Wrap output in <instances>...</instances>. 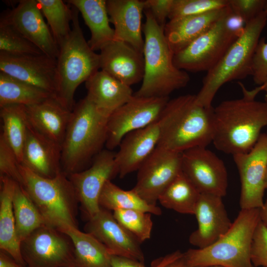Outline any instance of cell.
<instances>
[{
  "label": "cell",
  "instance_id": "6da1fadb",
  "mask_svg": "<svg viewBox=\"0 0 267 267\" xmlns=\"http://www.w3.org/2000/svg\"><path fill=\"white\" fill-rule=\"evenodd\" d=\"M213 108L197 104L195 95L169 100L158 120L157 146L181 153L190 148L207 147L213 136Z\"/></svg>",
  "mask_w": 267,
  "mask_h": 267
},
{
  "label": "cell",
  "instance_id": "7a4b0ae2",
  "mask_svg": "<svg viewBox=\"0 0 267 267\" xmlns=\"http://www.w3.org/2000/svg\"><path fill=\"white\" fill-rule=\"evenodd\" d=\"M213 118L216 148L232 155L245 153L267 126V102L244 97L223 101L213 108Z\"/></svg>",
  "mask_w": 267,
  "mask_h": 267
},
{
  "label": "cell",
  "instance_id": "3957f363",
  "mask_svg": "<svg viewBox=\"0 0 267 267\" xmlns=\"http://www.w3.org/2000/svg\"><path fill=\"white\" fill-rule=\"evenodd\" d=\"M108 118L86 96L75 105L61 144V169L66 176L86 169L103 150Z\"/></svg>",
  "mask_w": 267,
  "mask_h": 267
},
{
  "label": "cell",
  "instance_id": "277c9868",
  "mask_svg": "<svg viewBox=\"0 0 267 267\" xmlns=\"http://www.w3.org/2000/svg\"><path fill=\"white\" fill-rule=\"evenodd\" d=\"M144 12V75L140 87L134 95L169 97L174 91L185 87L190 77L186 71L175 66L164 28L158 24L148 10L145 9Z\"/></svg>",
  "mask_w": 267,
  "mask_h": 267
},
{
  "label": "cell",
  "instance_id": "5b68a950",
  "mask_svg": "<svg viewBox=\"0 0 267 267\" xmlns=\"http://www.w3.org/2000/svg\"><path fill=\"white\" fill-rule=\"evenodd\" d=\"M260 221V209H241L229 230L217 241L206 248L189 249L183 253L188 267H254L251 251Z\"/></svg>",
  "mask_w": 267,
  "mask_h": 267
},
{
  "label": "cell",
  "instance_id": "8992f818",
  "mask_svg": "<svg viewBox=\"0 0 267 267\" xmlns=\"http://www.w3.org/2000/svg\"><path fill=\"white\" fill-rule=\"evenodd\" d=\"M72 6V5H71ZM71 31L59 46L56 58L55 97L72 111L77 88L100 69L99 55L86 41L79 20V11L72 6Z\"/></svg>",
  "mask_w": 267,
  "mask_h": 267
},
{
  "label": "cell",
  "instance_id": "52a82bcc",
  "mask_svg": "<svg viewBox=\"0 0 267 267\" xmlns=\"http://www.w3.org/2000/svg\"><path fill=\"white\" fill-rule=\"evenodd\" d=\"M267 22L263 11L247 22L243 34L229 47L218 63L207 72L195 100L197 104L211 108L219 89L225 84L251 76L254 54Z\"/></svg>",
  "mask_w": 267,
  "mask_h": 267
},
{
  "label": "cell",
  "instance_id": "ba28073f",
  "mask_svg": "<svg viewBox=\"0 0 267 267\" xmlns=\"http://www.w3.org/2000/svg\"><path fill=\"white\" fill-rule=\"evenodd\" d=\"M22 184L41 214L45 225L59 230L78 227V204L73 186L62 172L53 178L42 177L20 165Z\"/></svg>",
  "mask_w": 267,
  "mask_h": 267
},
{
  "label": "cell",
  "instance_id": "9c48e42d",
  "mask_svg": "<svg viewBox=\"0 0 267 267\" xmlns=\"http://www.w3.org/2000/svg\"><path fill=\"white\" fill-rule=\"evenodd\" d=\"M231 10L210 29L174 55L173 61L177 67L186 72H207L218 63L238 38L225 25V17Z\"/></svg>",
  "mask_w": 267,
  "mask_h": 267
},
{
  "label": "cell",
  "instance_id": "30bf717a",
  "mask_svg": "<svg viewBox=\"0 0 267 267\" xmlns=\"http://www.w3.org/2000/svg\"><path fill=\"white\" fill-rule=\"evenodd\" d=\"M21 252L27 267H76L70 237L46 225L21 242Z\"/></svg>",
  "mask_w": 267,
  "mask_h": 267
},
{
  "label": "cell",
  "instance_id": "8fae6325",
  "mask_svg": "<svg viewBox=\"0 0 267 267\" xmlns=\"http://www.w3.org/2000/svg\"><path fill=\"white\" fill-rule=\"evenodd\" d=\"M169 100V97L134 95L108 117L106 148L112 150L128 133L157 121Z\"/></svg>",
  "mask_w": 267,
  "mask_h": 267
},
{
  "label": "cell",
  "instance_id": "7c38bea8",
  "mask_svg": "<svg viewBox=\"0 0 267 267\" xmlns=\"http://www.w3.org/2000/svg\"><path fill=\"white\" fill-rule=\"evenodd\" d=\"M115 156L112 150L103 149L88 168L68 177L88 220L100 210L99 198L106 182L119 174Z\"/></svg>",
  "mask_w": 267,
  "mask_h": 267
},
{
  "label": "cell",
  "instance_id": "4fadbf2b",
  "mask_svg": "<svg viewBox=\"0 0 267 267\" xmlns=\"http://www.w3.org/2000/svg\"><path fill=\"white\" fill-rule=\"evenodd\" d=\"M137 172L133 189L147 203L156 205L162 192L182 172L181 153L157 146Z\"/></svg>",
  "mask_w": 267,
  "mask_h": 267
},
{
  "label": "cell",
  "instance_id": "5bb4252c",
  "mask_svg": "<svg viewBox=\"0 0 267 267\" xmlns=\"http://www.w3.org/2000/svg\"><path fill=\"white\" fill-rule=\"evenodd\" d=\"M240 179L241 209L261 208L267 167V135L262 134L249 152L232 155Z\"/></svg>",
  "mask_w": 267,
  "mask_h": 267
},
{
  "label": "cell",
  "instance_id": "9a60e30c",
  "mask_svg": "<svg viewBox=\"0 0 267 267\" xmlns=\"http://www.w3.org/2000/svg\"><path fill=\"white\" fill-rule=\"evenodd\" d=\"M182 172L200 193L222 197L226 194L228 179L222 159L206 147L190 148L181 153Z\"/></svg>",
  "mask_w": 267,
  "mask_h": 267
},
{
  "label": "cell",
  "instance_id": "2e32d148",
  "mask_svg": "<svg viewBox=\"0 0 267 267\" xmlns=\"http://www.w3.org/2000/svg\"><path fill=\"white\" fill-rule=\"evenodd\" d=\"M0 21L11 25L44 54L56 59L59 46L46 24L37 0H22L1 14Z\"/></svg>",
  "mask_w": 267,
  "mask_h": 267
},
{
  "label": "cell",
  "instance_id": "e0dca14e",
  "mask_svg": "<svg viewBox=\"0 0 267 267\" xmlns=\"http://www.w3.org/2000/svg\"><path fill=\"white\" fill-rule=\"evenodd\" d=\"M0 71L55 96L56 59L44 53L13 55L0 52Z\"/></svg>",
  "mask_w": 267,
  "mask_h": 267
},
{
  "label": "cell",
  "instance_id": "ac0fdd59",
  "mask_svg": "<svg viewBox=\"0 0 267 267\" xmlns=\"http://www.w3.org/2000/svg\"><path fill=\"white\" fill-rule=\"evenodd\" d=\"M84 230L101 242L112 256L127 258L144 264L140 243L118 222L110 211L100 208L95 216L88 220Z\"/></svg>",
  "mask_w": 267,
  "mask_h": 267
},
{
  "label": "cell",
  "instance_id": "d6986e66",
  "mask_svg": "<svg viewBox=\"0 0 267 267\" xmlns=\"http://www.w3.org/2000/svg\"><path fill=\"white\" fill-rule=\"evenodd\" d=\"M222 198L208 193L200 194L194 213L198 227L189 237V243L197 248L210 246L231 226Z\"/></svg>",
  "mask_w": 267,
  "mask_h": 267
},
{
  "label": "cell",
  "instance_id": "ffe728a7",
  "mask_svg": "<svg viewBox=\"0 0 267 267\" xmlns=\"http://www.w3.org/2000/svg\"><path fill=\"white\" fill-rule=\"evenodd\" d=\"M100 69L123 83L131 86L142 81L143 53L127 43L114 40L99 53Z\"/></svg>",
  "mask_w": 267,
  "mask_h": 267
},
{
  "label": "cell",
  "instance_id": "44dd1931",
  "mask_svg": "<svg viewBox=\"0 0 267 267\" xmlns=\"http://www.w3.org/2000/svg\"><path fill=\"white\" fill-rule=\"evenodd\" d=\"M61 146L36 130L28 121L21 165L45 178L62 172Z\"/></svg>",
  "mask_w": 267,
  "mask_h": 267
},
{
  "label": "cell",
  "instance_id": "7402d4cb",
  "mask_svg": "<svg viewBox=\"0 0 267 267\" xmlns=\"http://www.w3.org/2000/svg\"><path fill=\"white\" fill-rule=\"evenodd\" d=\"M159 136L157 121L123 137L115 156L121 178L138 170L157 147Z\"/></svg>",
  "mask_w": 267,
  "mask_h": 267
},
{
  "label": "cell",
  "instance_id": "603a6c76",
  "mask_svg": "<svg viewBox=\"0 0 267 267\" xmlns=\"http://www.w3.org/2000/svg\"><path fill=\"white\" fill-rule=\"evenodd\" d=\"M106 6L110 22L114 27L115 40L127 43L143 53L145 0H108Z\"/></svg>",
  "mask_w": 267,
  "mask_h": 267
},
{
  "label": "cell",
  "instance_id": "cb8c5ba5",
  "mask_svg": "<svg viewBox=\"0 0 267 267\" xmlns=\"http://www.w3.org/2000/svg\"><path fill=\"white\" fill-rule=\"evenodd\" d=\"M25 109L31 126L61 146L72 111L63 106L54 96L36 104L25 106Z\"/></svg>",
  "mask_w": 267,
  "mask_h": 267
},
{
  "label": "cell",
  "instance_id": "d4e9b609",
  "mask_svg": "<svg viewBox=\"0 0 267 267\" xmlns=\"http://www.w3.org/2000/svg\"><path fill=\"white\" fill-rule=\"evenodd\" d=\"M86 97L101 114L108 118L134 96L130 86L102 70L85 82Z\"/></svg>",
  "mask_w": 267,
  "mask_h": 267
},
{
  "label": "cell",
  "instance_id": "484cf974",
  "mask_svg": "<svg viewBox=\"0 0 267 267\" xmlns=\"http://www.w3.org/2000/svg\"><path fill=\"white\" fill-rule=\"evenodd\" d=\"M231 10L228 6L205 13L170 20L164 34L174 55L210 29Z\"/></svg>",
  "mask_w": 267,
  "mask_h": 267
},
{
  "label": "cell",
  "instance_id": "4316f807",
  "mask_svg": "<svg viewBox=\"0 0 267 267\" xmlns=\"http://www.w3.org/2000/svg\"><path fill=\"white\" fill-rule=\"evenodd\" d=\"M17 182L0 176V249L20 265L27 267L21 252L15 226L13 198Z\"/></svg>",
  "mask_w": 267,
  "mask_h": 267
},
{
  "label": "cell",
  "instance_id": "83f0119b",
  "mask_svg": "<svg viewBox=\"0 0 267 267\" xmlns=\"http://www.w3.org/2000/svg\"><path fill=\"white\" fill-rule=\"evenodd\" d=\"M66 1L81 13L91 33L88 42L93 50H100L115 40L114 28L109 24L106 0H69Z\"/></svg>",
  "mask_w": 267,
  "mask_h": 267
},
{
  "label": "cell",
  "instance_id": "f1b7e54d",
  "mask_svg": "<svg viewBox=\"0 0 267 267\" xmlns=\"http://www.w3.org/2000/svg\"><path fill=\"white\" fill-rule=\"evenodd\" d=\"M60 231L67 234L72 241L76 267H111L112 255L92 234L73 226Z\"/></svg>",
  "mask_w": 267,
  "mask_h": 267
},
{
  "label": "cell",
  "instance_id": "f546056e",
  "mask_svg": "<svg viewBox=\"0 0 267 267\" xmlns=\"http://www.w3.org/2000/svg\"><path fill=\"white\" fill-rule=\"evenodd\" d=\"M201 193L182 171L162 192V206L181 214L194 215Z\"/></svg>",
  "mask_w": 267,
  "mask_h": 267
},
{
  "label": "cell",
  "instance_id": "4dcf8cb0",
  "mask_svg": "<svg viewBox=\"0 0 267 267\" xmlns=\"http://www.w3.org/2000/svg\"><path fill=\"white\" fill-rule=\"evenodd\" d=\"M100 208L109 211L117 210H136L160 215L162 210L157 205L147 203L133 188L125 190L111 180L105 184L99 196Z\"/></svg>",
  "mask_w": 267,
  "mask_h": 267
},
{
  "label": "cell",
  "instance_id": "1f68e13d",
  "mask_svg": "<svg viewBox=\"0 0 267 267\" xmlns=\"http://www.w3.org/2000/svg\"><path fill=\"white\" fill-rule=\"evenodd\" d=\"M0 116L2 123L0 134L15 152L21 164L28 127L25 106L8 104L0 107Z\"/></svg>",
  "mask_w": 267,
  "mask_h": 267
},
{
  "label": "cell",
  "instance_id": "d6a6232c",
  "mask_svg": "<svg viewBox=\"0 0 267 267\" xmlns=\"http://www.w3.org/2000/svg\"><path fill=\"white\" fill-rule=\"evenodd\" d=\"M52 96L54 95L0 71V107L8 104L29 106Z\"/></svg>",
  "mask_w": 267,
  "mask_h": 267
},
{
  "label": "cell",
  "instance_id": "836d02e7",
  "mask_svg": "<svg viewBox=\"0 0 267 267\" xmlns=\"http://www.w3.org/2000/svg\"><path fill=\"white\" fill-rule=\"evenodd\" d=\"M12 203L16 233L21 243L34 230L45 223L41 214L23 186L18 183Z\"/></svg>",
  "mask_w": 267,
  "mask_h": 267
},
{
  "label": "cell",
  "instance_id": "e575fe53",
  "mask_svg": "<svg viewBox=\"0 0 267 267\" xmlns=\"http://www.w3.org/2000/svg\"><path fill=\"white\" fill-rule=\"evenodd\" d=\"M37 1L59 46L71 33L70 23L72 20V9L62 0H37Z\"/></svg>",
  "mask_w": 267,
  "mask_h": 267
},
{
  "label": "cell",
  "instance_id": "d590c367",
  "mask_svg": "<svg viewBox=\"0 0 267 267\" xmlns=\"http://www.w3.org/2000/svg\"><path fill=\"white\" fill-rule=\"evenodd\" d=\"M115 219L140 243L150 238L153 227L151 214L136 210L113 211Z\"/></svg>",
  "mask_w": 267,
  "mask_h": 267
},
{
  "label": "cell",
  "instance_id": "8d00e7d4",
  "mask_svg": "<svg viewBox=\"0 0 267 267\" xmlns=\"http://www.w3.org/2000/svg\"><path fill=\"white\" fill-rule=\"evenodd\" d=\"M0 52L13 55L43 53L38 47L11 25L1 21H0Z\"/></svg>",
  "mask_w": 267,
  "mask_h": 267
},
{
  "label": "cell",
  "instance_id": "74e56055",
  "mask_svg": "<svg viewBox=\"0 0 267 267\" xmlns=\"http://www.w3.org/2000/svg\"><path fill=\"white\" fill-rule=\"evenodd\" d=\"M228 6V0H174L169 20L199 15Z\"/></svg>",
  "mask_w": 267,
  "mask_h": 267
},
{
  "label": "cell",
  "instance_id": "f35d334b",
  "mask_svg": "<svg viewBox=\"0 0 267 267\" xmlns=\"http://www.w3.org/2000/svg\"><path fill=\"white\" fill-rule=\"evenodd\" d=\"M18 158L2 135L0 134V176H6L22 184Z\"/></svg>",
  "mask_w": 267,
  "mask_h": 267
},
{
  "label": "cell",
  "instance_id": "ab89813d",
  "mask_svg": "<svg viewBox=\"0 0 267 267\" xmlns=\"http://www.w3.org/2000/svg\"><path fill=\"white\" fill-rule=\"evenodd\" d=\"M251 259L254 267H267V227L261 221L254 234Z\"/></svg>",
  "mask_w": 267,
  "mask_h": 267
},
{
  "label": "cell",
  "instance_id": "60d3db41",
  "mask_svg": "<svg viewBox=\"0 0 267 267\" xmlns=\"http://www.w3.org/2000/svg\"><path fill=\"white\" fill-rule=\"evenodd\" d=\"M251 76L258 86L262 85L267 78V42L265 38L260 39L255 49Z\"/></svg>",
  "mask_w": 267,
  "mask_h": 267
},
{
  "label": "cell",
  "instance_id": "b9f144b4",
  "mask_svg": "<svg viewBox=\"0 0 267 267\" xmlns=\"http://www.w3.org/2000/svg\"><path fill=\"white\" fill-rule=\"evenodd\" d=\"M266 0H228V4L234 13L249 22L264 11Z\"/></svg>",
  "mask_w": 267,
  "mask_h": 267
},
{
  "label": "cell",
  "instance_id": "7bdbcfd3",
  "mask_svg": "<svg viewBox=\"0 0 267 267\" xmlns=\"http://www.w3.org/2000/svg\"><path fill=\"white\" fill-rule=\"evenodd\" d=\"M183 253L176 251L153 262L151 267H165L173 261L181 257ZM111 267H146L143 263L127 258L112 256Z\"/></svg>",
  "mask_w": 267,
  "mask_h": 267
},
{
  "label": "cell",
  "instance_id": "ee69618b",
  "mask_svg": "<svg viewBox=\"0 0 267 267\" xmlns=\"http://www.w3.org/2000/svg\"><path fill=\"white\" fill-rule=\"evenodd\" d=\"M173 2L174 0H146L145 9L148 10L158 24L164 28Z\"/></svg>",
  "mask_w": 267,
  "mask_h": 267
},
{
  "label": "cell",
  "instance_id": "f6af8a7d",
  "mask_svg": "<svg viewBox=\"0 0 267 267\" xmlns=\"http://www.w3.org/2000/svg\"><path fill=\"white\" fill-rule=\"evenodd\" d=\"M225 25L231 33L239 38L244 33L246 25L244 20L231 10L225 17Z\"/></svg>",
  "mask_w": 267,
  "mask_h": 267
},
{
  "label": "cell",
  "instance_id": "bcb514c9",
  "mask_svg": "<svg viewBox=\"0 0 267 267\" xmlns=\"http://www.w3.org/2000/svg\"><path fill=\"white\" fill-rule=\"evenodd\" d=\"M238 85L242 90L243 97L249 100H254L260 92L267 91V78L262 85L251 90L247 89L241 82H238Z\"/></svg>",
  "mask_w": 267,
  "mask_h": 267
},
{
  "label": "cell",
  "instance_id": "7dc6e473",
  "mask_svg": "<svg viewBox=\"0 0 267 267\" xmlns=\"http://www.w3.org/2000/svg\"><path fill=\"white\" fill-rule=\"evenodd\" d=\"M0 267H27L17 263L12 257L5 252H0Z\"/></svg>",
  "mask_w": 267,
  "mask_h": 267
},
{
  "label": "cell",
  "instance_id": "c3c4849f",
  "mask_svg": "<svg viewBox=\"0 0 267 267\" xmlns=\"http://www.w3.org/2000/svg\"><path fill=\"white\" fill-rule=\"evenodd\" d=\"M165 267H188L183 257V253L181 257L171 262Z\"/></svg>",
  "mask_w": 267,
  "mask_h": 267
},
{
  "label": "cell",
  "instance_id": "681fc988",
  "mask_svg": "<svg viewBox=\"0 0 267 267\" xmlns=\"http://www.w3.org/2000/svg\"><path fill=\"white\" fill-rule=\"evenodd\" d=\"M261 221L267 227V196L263 206L260 209Z\"/></svg>",
  "mask_w": 267,
  "mask_h": 267
},
{
  "label": "cell",
  "instance_id": "f907efd6",
  "mask_svg": "<svg viewBox=\"0 0 267 267\" xmlns=\"http://www.w3.org/2000/svg\"><path fill=\"white\" fill-rule=\"evenodd\" d=\"M265 187H266V189H267V167L266 177H265Z\"/></svg>",
  "mask_w": 267,
  "mask_h": 267
},
{
  "label": "cell",
  "instance_id": "816d5d0a",
  "mask_svg": "<svg viewBox=\"0 0 267 267\" xmlns=\"http://www.w3.org/2000/svg\"><path fill=\"white\" fill-rule=\"evenodd\" d=\"M205 267H226L220 266V265H213V266H207Z\"/></svg>",
  "mask_w": 267,
  "mask_h": 267
},
{
  "label": "cell",
  "instance_id": "f5cc1de1",
  "mask_svg": "<svg viewBox=\"0 0 267 267\" xmlns=\"http://www.w3.org/2000/svg\"><path fill=\"white\" fill-rule=\"evenodd\" d=\"M264 10L267 13V0H266Z\"/></svg>",
  "mask_w": 267,
  "mask_h": 267
},
{
  "label": "cell",
  "instance_id": "db71d44e",
  "mask_svg": "<svg viewBox=\"0 0 267 267\" xmlns=\"http://www.w3.org/2000/svg\"><path fill=\"white\" fill-rule=\"evenodd\" d=\"M264 100L266 102H267V94H266L265 96V98H264Z\"/></svg>",
  "mask_w": 267,
  "mask_h": 267
},
{
  "label": "cell",
  "instance_id": "11a10c76",
  "mask_svg": "<svg viewBox=\"0 0 267 267\" xmlns=\"http://www.w3.org/2000/svg\"><path fill=\"white\" fill-rule=\"evenodd\" d=\"M267 135V133H266Z\"/></svg>",
  "mask_w": 267,
  "mask_h": 267
}]
</instances>
